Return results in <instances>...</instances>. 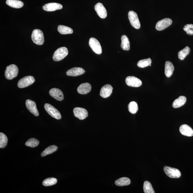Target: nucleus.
Instances as JSON below:
<instances>
[{
    "label": "nucleus",
    "instance_id": "nucleus-1",
    "mask_svg": "<svg viewBox=\"0 0 193 193\" xmlns=\"http://www.w3.org/2000/svg\"><path fill=\"white\" fill-rule=\"evenodd\" d=\"M19 70L18 68L15 65H11L7 67L5 76L8 80H11L18 76Z\"/></svg>",
    "mask_w": 193,
    "mask_h": 193
},
{
    "label": "nucleus",
    "instance_id": "nucleus-2",
    "mask_svg": "<svg viewBox=\"0 0 193 193\" xmlns=\"http://www.w3.org/2000/svg\"><path fill=\"white\" fill-rule=\"evenodd\" d=\"M31 38L33 42L38 45H42L44 43V35L43 32L40 30H34L32 32Z\"/></svg>",
    "mask_w": 193,
    "mask_h": 193
},
{
    "label": "nucleus",
    "instance_id": "nucleus-3",
    "mask_svg": "<svg viewBox=\"0 0 193 193\" xmlns=\"http://www.w3.org/2000/svg\"><path fill=\"white\" fill-rule=\"evenodd\" d=\"M69 53L68 49L65 47L59 48L54 53L53 59L54 61H59L63 59Z\"/></svg>",
    "mask_w": 193,
    "mask_h": 193
},
{
    "label": "nucleus",
    "instance_id": "nucleus-4",
    "mask_svg": "<svg viewBox=\"0 0 193 193\" xmlns=\"http://www.w3.org/2000/svg\"><path fill=\"white\" fill-rule=\"evenodd\" d=\"M128 17L129 22L133 27L136 29L140 28V23L137 13L133 11H130L128 13Z\"/></svg>",
    "mask_w": 193,
    "mask_h": 193
},
{
    "label": "nucleus",
    "instance_id": "nucleus-5",
    "mask_svg": "<svg viewBox=\"0 0 193 193\" xmlns=\"http://www.w3.org/2000/svg\"><path fill=\"white\" fill-rule=\"evenodd\" d=\"M44 108L46 111L50 116L57 119H61V114L58 110L55 107L48 103H46L44 105Z\"/></svg>",
    "mask_w": 193,
    "mask_h": 193
},
{
    "label": "nucleus",
    "instance_id": "nucleus-6",
    "mask_svg": "<svg viewBox=\"0 0 193 193\" xmlns=\"http://www.w3.org/2000/svg\"><path fill=\"white\" fill-rule=\"evenodd\" d=\"M89 46L94 52L101 55L102 53V47L100 43L97 39L92 37L89 39Z\"/></svg>",
    "mask_w": 193,
    "mask_h": 193
},
{
    "label": "nucleus",
    "instance_id": "nucleus-7",
    "mask_svg": "<svg viewBox=\"0 0 193 193\" xmlns=\"http://www.w3.org/2000/svg\"><path fill=\"white\" fill-rule=\"evenodd\" d=\"M35 81V79L32 76H27L23 78L19 81L18 86L20 88H25L31 85Z\"/></svg>",
    "mask_w": 193,
    "mask_h": 193
},
{
    "label": "nucleus",
    "instance_id": "nucleus-8",
    "mask_svg": "<svg viewBox=\"0 0 193 193\" xmlns=\"http://www.w3.org/2000/svg\"><path fill=\"white\" fill-rule=\"evenodd\" d=\"M164 171L166 175L171 178H178L180 177V171L177 169L165 166L164 167Z\"/></svg>",
    "mask_w": 193,
    "mask_h": 193
},
{
    "label": "nucleus",
    "instance_id": "nucleus-9",
    "mask_svg": "<svg viewBox=\"0 0 193 193\" xmlns=\"http://www.w3.org/2000/svg\"><path fill=\"white\" fill-rule=\"evenodd\" d=\"M172 23L173 21L170 18L164 19L163 20L159 21L157 23L156 25V29L159 31H161L168 27L172 24Z\"/></svg>",
    "mask_w": 193,
    "mask_h": 193
},
{
    "label": "nucleus",
    "instance_id": "nucleus-10",
    "mask_svg": "<svg viewBox=\"0 0 193 193\" xmlns=\"http://www.w3.org/2000/svg\"><path fill=\"white\" fill-rule=\"evenodd\" d=\"M126 83L128 86L134 88H138L142 84L141 80L134 76L127 77L126 79Z\"/></svg>",
    "mask_w": 193,
    "mask_h": 193
},
{
    "label": "nucleus",
    "instance_id": "nucleus-11",
    "mask_svg": "<svg viewBox=\"0 0 193 193\" xmlns=\"http://www.w3.org/2000/svg\"><path fill=\"white\" fill-rule=\"evenodd\" d=\"M74 116L80 120H83L88 116L87 110L80 107H76L74 110Z\"/></svg>",
    "mask_w": 193,
    "mask_h": 193
},
{
    "label": "nucleus",
    "instance_id": "nucleus-12",
    "mask_svg": "<svg viewBox=\"0 0 193 193\" xmlns=\"http://www.w3.org/2000/svg\"><path fill=\"white\" fill-rule=\"evenodd\" d=\"M95 9L98 15L101 18L104 19L106 18L107 11L102 4L100 3L96 4L95 7Z\"/></svg>",
    "mask_w": 193,
    "mask_h": 193
},
{
    "label": "nucleus",
    "instance_id": "nucleus-13",
    "mask_svg": "<svg viewBox=\"0 0 193 193\" xmlns=\"http://www.w3.org/2000/svg\"><path fill=\"white\" fill-rule=\"evenodd\" d=\"M25 105L29 112L35 116H39V114L36 106V103L30 100H27L26 101Z\"/></svg>",
    "mask_w": 193,
    "mask_h": 193
},
{
    "label": "nucleus",
    "instance_id": "nucleus-14",
    "mask_svg": "<svg viewBox=\"0 0 193 193\" xmlns=\"http://www.w3.org/2000/svg\"><path fill=\"white\" fill-rule=\"evenodd\" d=\"M49 95L56 100L62 101L64 99V95L62 92L57 88L51 89L49 92Z\"/></svg>",
    "mask_w": 193,
    "mask_h": 193
},
{
    "label": "nucleus",
    "instance_id": "nucleus-15",
    "mask_svg": "<svg viewBox=\"0 0 193 193\" xmlns=\"http://www.w3.org/2000/svg\"><path fill=\"white\" fill-rule=\"evenodd\" d=\"M113 88L110 84H106L101 89L100 95L103 98L109 97L112 92Z\"/></svg>",
    "mask_w": 193,
    "mask_h": 193
},
{
    "label": "nucleus",
    "instance_id": "nucleus-16",
    "mask_svg": "<svg viewBox=\"0 0 193 193\" xmlns=\"http://www.w3.org/2000/svg\"><path fill=\"white\" fill-rule=\"evenodd\" d=\"M63 8L62 5L57 3H51L45 4L43 7L44 10L47 11H53L60 10Z\"/></svg>",
    "mask_w": 193,
    "mask_h": 193
},
{
    "label": "nucleus",
    "instance_id": "nucleus-17",
    "mask_svg": "<svg viewBox=\"0 0 193 193\" xmlns=\"http://www.w3.org/2000/svg\"><path fill=\"white\" fill-rule=\"evenodd\" d=\"M85 72V70L81 68L74 67L68 70L66 74L68 76L75 77L80 76Z\"/></svg>",
    "mask_w": 193,
    "mask_h": 193
},
{
    "label": "nucleus",
    "instance_id": "nucleus-18",
    "mask_svg": "<svg viewBox=\"0 0 193 193\" xmlns=\"http://www.w3.org/2000/svg\"><path fill=\"white\" fill-rule=\"evenodd\" d=\"M91 90V85L88 83L81 84L77 88L78 92L82 95H86L90 92Z\"/></svg>",
    "mask_w": 193,
    "mask_h": 193
},
{
    "label": "nucleus",
    "instance_id": "nucleus-19",
    "mask_svg": "<svg viewBox=\"0 0 193 193\" xmlns=\"http://www.w3.org/2000/svg\"><path fill=\"white\" fill-rule=\"evenodd\" d=\"M180 131L182 135L191 137L193 136V130L190 126L187 124H183L180 128Z\"/></svg>",
    "mask_w": 193,
    "mask_h": 193
},
{
    "label": "nucleus",
    "instance_id": "nucleus-20",
    "mask_svg": "<svg viewBox=\"0 0 193 193\" xmlns=\"http://www.w3.org/2000/svg\"><path fill=\"white\" fill-rule=\"evenodd\" d=\"M174 67L172 63L169 61H166L165 65V74L167 77H170L173 74Z\"/></svg>",
    "mask_w": 193,
    "mask_h": 193
},
{
    "label": "nucleus",
    "instance_id": "nucleus-21",
    "mask_svg": "<svg viewBox=\"0 0 193 193\" xmlns=\"http://www.w3.org/2000/svg\"><path fill=\"white\" fill-rule=\"evenodd\" d=\"M6 3L11 7L15 8H20L24 6L22 2L18 0H7Z\"/></svg>",
    "mask_w": 193,
    "mask_h": 193
},
{
    "label": "nucleus",
    "instance_id": "nucleus-22",
    "mask_svg": "<svg viewBox=\"0 0 193 193\" xmlns=\"http://www.w3.org/2000/svg\"><path fill=\"white\" fill-rule=\"evenodd\" d=\"M186 98L184 96H181L178 99L174 101L173 106L174 108H178L184 105L186 102Z\"/></svg>",
    "mask_w": 193,
    "mask_h": 193
},
{
    "label": "nucleus",
    "instance_id": "nucleus-23",
    "mask_svg": "<svg viewBox=\"0 0 193 193\" xmlns=\"http://www.w3.org/2000/svg\"><path fill=\"white\" fill-rule=\"evenodd\" d=\"M121 47L124 51H129L130 49V43L128 38L126 35H123L121 37Z\"/></svg>",
    "mask_w": 193,
    "mask_h": 193
},
{
    "label": "nucleus",
    "instance_id": "nucleus-24",
    "mask_svg": "<svg viewBox=\"0 0 193 193\" xmlns=\"http://www.w3.org/2000/svg\"><path fill=\"white\" fill-rule=\"evenodd\" d=\"M58 30L60 34H72L74 32L72 28L63 25H59Z\"/></svg>",
    "mask_w": 193,
    "mask_h": 193
},
{
    "label": "nucleus",
    "instance_id": "nucleus-25",
    "mask_svg": "<svg viewBox=\"0 0 193 193\" xmlns=\"http://www.w3.org/2000/svg\"><path fill=\"white\" fill-rule=\"evenodd\" d=\"M131 180L128 178L122 177L115 181V183L116 185L119 186H123L130 184Z\"/></svg>",
    "mask_w": 193,
    "mask_h": 193
},
{
    "label": "nucleus",
    "instance_id": "nucleus-26",
    "mask_svg": "<svg viewBox=\"0 0 193 193\" xmlns=\"http://www.w3.org/2000/svg\"><path fill=\"white\" fill-rule=\"evenodd\" d=\"M58 149V148L56 146L52 145L49 146L42 153L41 156L44 157L47 156V155L52 154V153L56 151Z\"/></svg>",
    "mask_w": 193,
    "mask_h": 193
},
{
    "label": "nucleus",
    "instance_id": "nucleus-27",
    "mask_svg": "<svg viewBox=\"0 0 193 193\" xmlns=\"http://www.w3.org/2000/svg\"><path fill=\"white\" fill-rule=\"evenodd\" d=\"M190 49L188 46L185 47L182 49L178 53V57L180 60H183L186 57L187 55L190 54Z\"/></svg>",
    "mask_w": 193,
    "mask_h": 193
},
{
    "label": "nucleus",
    "instance_id": "nucleus-28",
    "mask_svg": "<svg viewBox=\"0 0 193 193\" xmlns=\"http://www.w3.org/2000/svg\"><path fill=\"white\" fill-rule=\"evenodd\" d=\"M152 63L151 60L150 58L141 60L139 61L137 63V66L139 67L143 68L149 66Z\"/></svg>",
    "mask_w": 193,
    "mask_h": 193
},
{
    "label": "nucleus",
    "instance_id": "nucleus-29",
    "mask_svg": "<svg viewBox=\"0 0 193 193\" xmlns=\"http://www.w3.org/2000/svg\"><path fill=\"white\" fill-rule=\"evenodd\" d=\"M128 109L129 112L132 114H135L138 111V106L137 103L132 101L129 103L128 105Z\"/></svg>",
    "mask_w": 193,
    "mask_h": 193
},
{
    "label": "nucleus",
    "instance_id": "nucleus-30",
    "mask_svg": "<svg viewBox=\"0 0 193 193\" xmlns=\"http://www.w3.org/2000/svg\"><path fill=\"white\" fill-rule=\"evenodd\" d=\"M143 190L145 193H155L151 183L149 181H145L143 184Z\"/></svg>",
    "mask_w": 193,
    "mask_h": 193
},
{
    "label": "nucleus",
    "instance_id": "nucleus-31",
    "mask_svg": "<svg viewBox=\"0 0 193 193\" xmlns=\"http://www.w3.org/2000/svg\"><path fill=\"white\" fill-rule=\"evenodd\" d=\"M8 138L3 133H0V148L3 149L5 147L8 143Z\"/></svg>",
    "mask_w": 193,
    "mask_h": 193
},
{
    "label": "nucleus",
    "instance_id": "nucleus-32",
    "mask_svg": "<svg viewBox=\"0 0 193 193\" xmlns=\"http://www.w3.org/2000/svg\"><path fill=\"white\" fill-rule=\"evenodd\" d=\"M57 182V180L55 178H49L44 180L43 185L44 186H49L55 185Z\"/></svg>",
    "mask_w": 193,
    "mask_h": 193
},
{
    "label": "nucleus",
    "instance_id": "nucleus-33",
    "mask_svg": "<svg viewBox=\"0 0 193 193\" xmlns=\"http://www.w3.org/2000/svg\"><path fill=\"white\" fill-rule=\"evenodd\" d=\"M38 140L34 138H32L28 140L25 143L26 146L30 147H35L37 146L39 144Z\"/></svg>",
    "mask_w": 193,
    "mask_h": 193
},
{
    "label": "nucleus",
    "instance_id": "nucleus-34",
    "mask_svg": "<svg viewBox=\"0 0 193 193\" xmlns=\"http://www.w3.org/2000/svg\"><path fill=\"white\" fill-rule=\"evenodd\" d=\"M183 30L186 32L187 34L193 35V25L187 24L183 27Z\"/></svg>",
    "mask_w": 193,
    "mask_h": 193
}]
</instances>
